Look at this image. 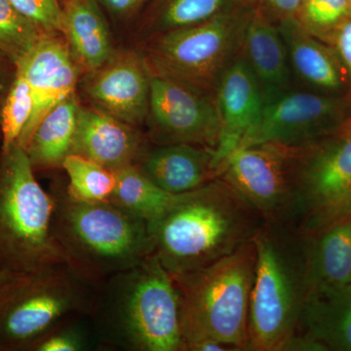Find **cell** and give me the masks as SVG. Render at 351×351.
I'll list each match as a JSON object with an SVG mask.
<instances>
[{
  "instance_id": "cell-1",
  "label": "cell",
  "mask_w": 351,
  "mask_h": 351,
  "mask_svg": "<svg viewBox=\"0 0 351 351\" xmlns=\"http://www.w3.org/2000/svg\"><path fill=\"white\" fill-rule=\"evenodd\" d=\"M265 219L221 178L178 195L147 223L152 255L173 276L207 267L251 241Z\"/></svg>"
},
{
  "instance_id": "cell-2",
  "label": "cell",
  "mask_w": 351,
  "mask_h": 351,
  "mask_svg": "<svg viewBox=\"0 0 351 351\" xmlns=\"http://www.w3.org/2000/svg\"><path fill=\"white\" fill-rule=\"evenodd\" d=\"M89 317L107 348L184 351L181 293L156 256L101 284Z\"/></svg>"
},
{
  "instance_id": "cell-3",
  "label": "cell",
  "mask_w": 351,
  "mask_h": 351,
  "mask_svg": "<svg viewBox=\"0 0 351 351\" xmlns=\"http://www.w3.org/2000/svg\"><path fill=\"white\" fill-rule=\"evenodd\" d=\"M256 260L249 304L250 351H281L299 331L311 292V235L265 221L253 237Z\"/></svg>"
},
{
  "instance_id": "cell-4",
  "label": "cell",
  "mask_w": 351,
  "mask_h": 351,
  "mask_svg": "<svg viewBox=\"0 0 351 351\" xmlns=\"http://www.w3.org/2000/svg\"><path fill=\"white\" fill-rule=\"evenodd\" d=\"M51 193L55 202V239L69 267L94 288L152 255L151 235L144 219L112 201L73 199L66 188Z\"/></svg>"
},
{
  "instance_id": "cell-5",
  "label": "cell",
  "mask_w": 351,
  "mask_h": 351,
  "mask_svg": "<svg viewBox=\"0 0 351 351\" xmlns=\"http://www.w3.org/2000/svg\"><path fill=\"white\" fill-rule=\"evenodd\" d=\"M255 260L251 240L207 267L173 276L182 297L184 350L204 339L247 350Z\"/></svg>"
},
{
  "instance_id": "cell-6",
  "label": "cell",
  "mask_w": 351,
  "mask_h": 351,
  "mask_svg": "<svg viewBox=\"0 0 351 351\" xmlns=\"http://www.w3.org/2000/svg\"><path fill=\"white\" fill-rule=\"evenodd\" d=\"M16 144L0 156V270L24 274L66 263L53 232L54 197Z\"/></svg>"
},
{
  "instance_id": "cell-7",
  "label": "cell",
  "mask_w": 351,
  "mask_h": 351,
  "mask_svg": "<svg viewBox=\"0 0 351 351\" xmlns=\"http://www.w3.org/2000/svg\"><path fill=\"white\" fill-rule=\"evenodd\" d=\"M96 293L68 263L16 274L0 288V351H32L60 325L89 317Z\"/></svg>"
},
{
  "instance_id": "cell-8",
  "label": "cell",
  "mask_w": 351,
  "mask_h": 351,
  "mask_svg": "<svg viewBox=\"0 0 351 351\" xmlns=\"http://www.w3.org/2000/svg\"><path fill=\"white\" fill-rule=\"evenodd\" d=\"M251 14L241 4L200 24L149 38L144 56L149 71L215 96L226 69L242 54Z\"/></svg>"
},
{
  "instance_id": "cell-9",
  "label": "cell",
  "mask_w": 351,
  "mask_h": 351,
  "mask_svg": "<svg viewBox=\"0 0 351 351\" xmlns=\"http://www.w3.org/2000/svg\"><path fill=\"white\" fill-rule=\"evenodd\" d=\"M351 214V115L324 137L295 147L286 223L313 235Z\"/></svg>"
},
{
  "instance_id": "cell-10",
  "label": "cell",
  "mask_w": 351,
  "mask_h": 351,
  "mask_svg": "<svg viewBox=\"0 0 351 351\" xmlns=\"http://www.w3.org/2000/svg\"><path fill=\"white\" fill-rule=\"evenodd\" d=\"M350 115L351 99L348 95L293 89L263 106L257 123L239 147L262 143L306 147L335 130Z\"/></svg>"
},
{
  "instance_id": "cell-11",
  "label": "cell",
  "mask_w": 351,
  "mask_h": 351,
  "mask_svg": "<svg viewBox=\"0 0 351 351\" xmlns=\"http://www.w3.org/2000/svg\"><path fill=\"white\" fill-rule=\"evenodd\" d=\"M145 122L149 138L156 145L218 147L221 121L215 96L152 71Z\"/></svg>"
},
{
  "instance_id": "cell-12",
  "label": "cell",
  "mask_w": 351,
  "mask_h": 351,
  "mask_svg": "<svg viewBox=\"0 0 351 351\" xmlns=\"http://www.w3.org/2000/svg\"><path fill=\"white\" fill-rule=\"evenodd\" d=\"M295 147L262 143L239 147L221 163L219 177L262 215L285 223L293 197Z\"/></svg>"
},
{
  "instance_id": "cell-13",
  "label": "cell",
  "mask_w": 351,
  "mask_h": 351,
  "mask_svg": "<svg viewBox=\"0 0 351 351\" xmlns=\"http://www.w3.org/2000/svg\"><path fill=\"white\" fill-rule=\"evenodd\" d=\"M84 90L95 108L129 125L138 127L147 120L151 71L145 57L137 53L115 54L90 73Z\"/></svg>"
},
{
  "instance_id": "cell-14",
  "label": "cell",
  "mask_w": 351,
  "mask_h": 351,
  "mask_svg": "<svg viewBox=\"0 0 351 351\" xmlns=\"http://www.w3.org/2000/svg\"><path fill=\"white\" fill-rule=\"evenodd\" d=\"M15 66L24 73L34 99L31 119L17 144L25 149L45 115L75 95L80 68L68 44L54 34L44 36Z\"/></svg>"
},
{
  "instance_id": "cell-15",
  "label": "cell",
  "mask_w": 351,
  "mask_h": 351,
  "mask_svg": "<svg viewBox=\"0 0 351 351\" xmlns=\"http://www.w3.org/2000/svg\"><path fill=\"white\" fill-rule=\"evenodd\" d=\"M149 149L137 130L97 108L78 106L77 124L71 154H80L117 172L137 165Z\"/></svg>"
},
{
  "instance_id": "cell-16",
  "label": "cell",
  "mask_w": 351,
  "mask_h": 351,
  "mask_svg": "<svg viewBox=\"0 0 351 351\" xmlns=\"http://www.w3.org/2000/svg\"><path fill=\"white\" fill-rule=\"evenodd\" d=\"M215 101L221 121L216 156L221 166L257 123L263 108L260 86L243 55L226 69L215 91Z\"/></svg>"
},
{
  "instance_id": "cell-17",
  "label": "cell",
  "mask_w": 351,
  "mask_h": 351,
  "mask_svg": "<svg viewBox=\"0 0 351 351\" xmlns=\"http://www.w3.org/2000/svg\"><path fill=\"white\" fill-rule=\"evenodd\" d=\"M159 188L172 193H189L218 179L221 164L216 149L201 145H156L145 152L137 164Z\"/></svg>"
},
{
  "instance_id": "cell-18",
  "label": "cell",
  "mask_w": 351,
  "mask_h": 351,
  "mask_svg": "<svg viewBox=\"0 0 351 351\" xmlns=\"http://www.w3.org/2000/svg\"><path fill=\"white\" fill-rule=\"evenodd\" d=\"M287 48L295 82L306 90L348 95V78L338 53L329 44L307 34L295 20L277 25Z\"/></svg>"
},
{
  "instance_id": "cell-19",
  "label": "cell",
  "mask_w": 351,
  "mask_h": 351,
  "mask_svg": "<svg viewBox=\"0 0 351 351\" xmlns=\"http://www.w3.org/2000/svg\"><path fill=\"white\" fill-rule=\"evenodd\" d=\"M242 55L255 75L263 106L294 89L287 48L278 27L252 11Z\"/></svg>"
},
{
  "instance_id": "cell-20",
  "label": "cell",
  "mask_w": 351,
  "mask_h": 351,
  "mask_svg": "<svg viewBox=\"0 0 351 351\" xmlns=\"http://www.w3.org/2000/svg\"><path fill=\"white\" fill-rule=\"evenodd\" d=\"M62 32L78 68L91 73L117 54L107 22L96 0H68Z\"/></svg>"
},
{
  "instance_id": "cell-21",
  "label": "cell",
  "mask_w": 351,
  "mask_h": 351,
  "mask_svg": "<svg viewBox=\"0 0 351 351\" xmlns=\"http://www.w3.org/2000/svg\"><path fill=\"white\" fill-rule=\"evenodd\" d=\"M298 332L318 339L329 350L351 351V283L311 293Z\"/></svg>"
},
{
  "instance_id": "cell-22",
  "label": "cell",
  "mask_w": 351,
  "mask_h": 351,
  "mask_svg": "<svg viewBox=\"0 0 351 351\" xmlns=\"http://www.w3.org/2000/svg\"><path fill=\"white\" fill-rule=\"evenodd\" d=\"M311 292L351 283V214L311 235Z\"/></svg>"
},
{
  "instance_id": "cell-23",
  "label": "cell",
  "mask_w": 351,
  "mask_h": 351,
  "mask_svg": "<svg viewBox=\"0 0 351 351\" xmlns=\"http://www.w3.org/2000/svg\"><path fill=\"white\" fill-rule=\"evenodd\" d=\"M78 106L73 95L48 112L36 127L24 149L34 171L62 167L73 152Z\"/></svg>"
},
{
  "instance_id": "cell-24",
  "label": "cell",
  "mask_w": 351,
  "mask_h": 351,
  "mask_svg": "<svg viewBox=\"0 0 351 351\" xmlns=\"http://www.w3.org/2000/svg\"><path fill=\"white\" fill-rule=\"evenodd\" d=\"M117 186L110 201L147 223L163 214L179 195L159 188L138 165L117 171Z\"/></svg>"
},
{
  "instance_id": "cell-25",
  "label": "cell",
  "mask_w": 351,
  "mask_h": 351,
  "mask_svg": "<svg viewBox=\"0 0 351 351\" xmlns=\"http://www.w3.org/2000/svg\"><path fill=\"white\" fill-rule=\"evenodd\" d=\"M241 5L240 0H159L145 25L149 38L200 24Z\"/></svg>"
},
{
  "instance_id": "cell-26",
  "label": "cell",
  "mask_w": 351,
  "mask_h": 351,
  "mask_svg": "<svg viewBox=\"0 0 351 351\" xmlns=\"http://www.w3.org/2000/svg\"><path fill=\"white\" fill-rule=\"evenodd\" d=\"M62 168L69 177L66 191L71 198L85 202L110 201L115 186V172L91 159L71 154Z\"/></svg>"
},
{
  "instance_id": "cell-27",
  "label": "cell",
  "mask_w": 351,
  "mask_h": 351,
  "mask_svg": "<svg viewBox=\"0 0 351 351\" xmlns=\"http://www.w3.org/2000/svg\"><path fill=\"white\" fill-rule=\"evenodd\" d=\"M34 99L29 83L20 69L16 68L15 76L0 110L1 152L9 151L18 141L31 119Z\"/></svg>"
},
{
  "instance_id": "cell-28",
  "label": "cell",
  "mask_w": 351,
  "mask_h": 351,
  "mask_svg": "<svg viewBox=\"0 0 351 351\" xmlns=\"http://www.w3.org/2000/svg\"><path fill=\"white\" fill-rule=\"evenodd\" d=\"M46 36L10 0H0V53L15 66Z\"/></svg>"
},
{
  "instance_id": "cell-29",
  "label": "cell",
  "mask_w": 351,
  "mask_h": 351,
  "mask_svg": "<svg viewBox=\"0 0 351 351\" xmlns=\"http://www.w3.org/2000/svg\"><path fill=\"white\" fill-rule=\"evenodd\" d=\"M350 16L348 0H302L294 20L307 34L331 45L337 32Z\"/></svg>"
},
{
  "instance_id": "cell-30",
  "label": "cell",
  "mask_w": 351,
  "mask_h": 351,
  "mask_svg": "<svg viewBox=\"0 0 351 351\" xmlns=\"http://www.w3.org/2000/svg\"><path fill=\"white\" fill-rule=\"evenodd\" d=\"M11 3L43 34L62 32L63 8L59 0H10Z\"/></svg>"
},
{
  "instance_id": "cell-31",
  "label": "cell",
  "mask_w": 351,
  "mask_h": 351,
  "mask_svg": "<svg viewBox=\"0 0 351 351\" xmlns=\"http://www.w3.org/2000/svg\"><path fill=\"white\" fill-rule=\"evenodd\" d=\"M77 319L68 321L44 337L32 351H82L89 346V337Z\"/></svg>"
},
{
  "instance_id": "cell-32",
  "label": "cell",
  "mask_w": 351,
  "mask_h": 351,
  "mask_svg": "<svg viewBox=\"0 0 351 351\" xmlns=\"http://www.w3.org/2000/svg\"><path fill=\"white\" fill-rule=\"evenodd\" d=\"M242 5L263 16L278 25L286 21L294 20L302 0H240Z\"/></svg>"
},
{
  "instance_id": "cell-33",
  "label": "cell",
  "mask_w": 351,
  "mask_h": 351,
  "mask_svg": "<svg viewBox=\"0 0 351 351\" xmlns=\"http://www.w3.org/2000/svg\"><path fill=\"white\" fill-rule=\"evenodd\" d=\"M331 46L338 53L348 78V96L351 99V16L341 25Z\"/></svg>"
},
{
  "instance_id": "cell-34",
  "label": "cell",
  "mask_w": 351,
  "mask_h": 351,
  "mask_svg": "<svg viewBox=\"0 0 351 351\" xmlns=\"http://www.w3.org/2000/svg\"><path fill=\"white\" fill-rule=\"evenodd\" d=\"M324 343L304 332H295L284 343L281 351H327Z\"/></svg>"
},
{
  "instance_id": "cell-35",
  "label": "cell",
  "mask_w": 351,
  "mask_h": 351,
  "mask_svg": "<svg viewBox=\"0 0 351 351\" xmlns=\"http://www.w3.org/2000/svg\"><path fill=\"white\" fill-rule=\"evenodd\" d=\"M115 15H126L135 10L144 0H96Z\"/></svg>"
},
{
  "instance_id": "cell-36",
  "label": "cell",
  "mask_w": 351,
  "mask_h": 351,
  "mask_svg": "<svg viewBox=\"0 0 351 351\" xmlns=\"http://www.w3.org/2000/svg\"><path fill=\"white\" fill-rule=\"evenodd\" d=\"M184 351H235V350L232 346L214 339H204L189 343Z\"/></svg>"
},
{
  "instance_id": "cell-37",
  "label": "cell",
  "mask_w": 351,
  "mask_h": 351,
  "mask_svg": "<svg viewBox=\"0 0 351 351\" xmlns=\"http://www.w3.org/2000/svg\"><path fill=\"white\" fill-rule=\"evenodd\" d=\"M6 73L4 71V66H2L1 61H0V110H1L2 104H3L9 89V88L6 89Z\"/></svg>"
},
{
  "instance_id": "cell-38",
  "label": "cell",
  "mask_w": 351,
  "mask_h": 351,
  "mask_svg": "<svg viewBox=\"0 0 351 351\" xmlns=\"http://www.w3.org/2000/svg\"><path fill=\"white\" fill-rule=\"evenodd\" d=\"M16 274H12V272L3 271V270H0V288L4 285L9 280V279L12 278Z\"/></svg>"
},
{
  "instance_id": "cell-39",
  "label": "cell",
  "mask_w": 351,
  "mask_h": 351,
  "mask_svg": "<svg viewBox=\"0 0 351 351\" xmlns=\"http://www.w3.org/2000/svg\"><path fill=\"white\" fill-rule=\"evenodd\" d=\"M348 2H350V7H351V0H348Z\"/></svg>"
}]
</instances>
